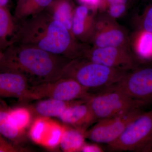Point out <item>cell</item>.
Returning <instances> with one entry per match:
<instances>
[{"instance_id": "6da1fadb", "label": "cell", "mask_w": 152, "mask_h": 152, "mask_svg": "<svg viewBox=\"0 0 152 152\" xmlns=\"http://www.w3.org/2000/svg\"><path fill=\"white\" fill-rule=\"evenodd\" d=\"M18 23L15 43L37 47L70 60L83 57L91 47L76 39L67 28L45 11Z\"/></svg>"}, {"instance_id": "7a4b0ae2", "label": "cell", "mask_w": 152, "mask_h": 152, "mask_svg": "<svg viewBox=\"0 0 152 152\" xmlns=\"http://www.w3.org/2000/svg\"><path fill=\"white\" fill-rule=\"evenodd\" d=\"M71 60L31 45L15 43L4 50L0 69L22 74L30 86L61 78Z\"/></svg>"}, {"instance_id": "3957f363", "label": "cell", "mask_w": 152, "mask_h": 152, "mask_svg": "<svg viewBox=\"0 0 152 152\" xmlns=\"http://www.w3.org/2000/svg\"><path fill=\"white\" fill-rule=\"evenodd\" d=\"M129 72L109 67L80 57L70 61L61 78L74 79L90 91L99 90V92L117 84Z\"/></svg>"}, {"instance_id": "277c9868", "label": "cell", "mask_w": 152, "mask_h": 152, "mask_svg": "<svg viewBox=\"0 0 152 152\" xmlns=\"http://www.w3.org/2000/svg\"><path fill=\"white\" fill-rule=\"evenodd\" d=\"M86 102L98 121L124 115L147 105L114 86L96 94H91Z\"/></svg>"}, {"instance_id": "5b68a950", "label": "cell", "mask_w": 152, "mask_h": 152, "mask_svg": "<svg viewBox=\"0 0 152 152\" xmlns=\"http://www.w3.org/2000/svg\"><path fill=\"white\" fill-rule=\"evenodd\" d=\"M91 94L88 89L75 80L63 77L53 81L30 86L18 100L22 102L45 99L65 101L86 100Z\"/></svg>"}, {"instance_id": "8992f818", "label": "cell", "mask_w": 152, "mask_h": 152, "mask_svg": "<svg viewBox=\"0 0 152 152\" xmlns=\"http://www.w3.org/2000/svg\"><path fill=\"white\" fill-rule=\"evenodd\" d=\"M107 145L115 151L152 152V109L142 112L116 140Z\"/></svg>"}, {"instance_id": "52a82bcc", "label": "cell", "mask_w": 152, "mask_h": 152, "mask_svg": "<svg viewBox=\"0 0 152 152\" xmlns=\"http://www.w3.org/2000/svg\"><path fill=\"white\" fill-rule=\"evenodd\" d=\"M94 48H130V34L116 20L104 12H98L94 33L91 42Z\"/></svg>"}, {"instance_id": "ba28073f", "label": "cell", "mask_w": 152, "mask_h": 152, "mask_svg": "<svg viewBox=\"0 0 152 152\" xmlns=\"http://www.w3.org/2000/svg\"><path fill=\"white\" fill-rule=\"evenodd\" d=\"M114 86L147 105L152 104V64H141Z\"/></svg>"}, {"instance_id": "9c48e42d", "label": "cell", "mask_w": 152, "mask_h": 152, "mask_svg": "<svg viewBox=\"0 0 152 152\" xmlns=\"http://www.w3.org/2000/svg\"><path fill=\"white\" fill-rule=\"evenodd\" d=\"M142 111L141 108L136 109L124 115L99 120L86 131V138L96 143L110 145L118 138L130 123Z\"/></svg>"}, {"instance_id": "30bf717a", "label": "cell", "mask_w": 152, "mask_h": 152, "mask_svg": "<svg viewBox=\"0 0 152 152\" xmlns=\"http://www.w3.org/2000/svg\"><path fill=\"white\" fill-rule=\"evenodd\" d=\"M84 58L109 67L131 71L141 64L130 48L91 46Z\"/></svg>"}, {"instance_id": "8fae6325", "label": "cell", "mask_w": 152, "mask_h": 152, "mask_svg": "<svg viewBox=\"0 0 152 152\" xmlns=\"http://www.w3.org/2000/svg\"><path fill=\"white\" fill-rule=\"evenodd\" d=\"M98 13V10L87 6H76L71 28V32L76 39L91 45Z\"/></svg>"}, {"instance_id": "7c38bea8", "label": "cell", "mask_w": 152, "mask_h": 152, "mask_svg": "<svg viewBox=\"0 0 152 152\" xmlns=\"http://www.w3.org/2000/svg\"><path fill=\"white\" fill-rule=\"evenodd\" d=\"M28 135L34 142L47 148L53 143L58 137V123L50 118H36L31 125Z\"/></svg>"}, {"instance_id": "4fadbf2b", "label": "cell", "mask_w": 152, "mask_h": 152, "mask_svg": "<svg viewBox=\"0 0 152 152\" xmlns=\"http://www.w3.org/2000/svg\"><path fill=\"white\" fill-rule=\"evenodd\" d=\"M58 118L64 124L84 131L97 121L86 100L73 105Z\"/></svg>"}, {"instance_id": "5bb4252c", "label": "cell", "mask_w": 152, "mask_h": 152, "mask_svg": "<svg viewBox=\"0 0 152 152\" xmlns=\"http://www.w3.org/2000/svg\"><path fill=\"white\" fill-rule=\"evenodd\" d=\"M29 83L22 74L8 69H0V99H19L28 89Z\"/></svg>"}, {"instance_id": "9a60e30c", "label": "cell", "mask_w": 152, "mask_h": 152, "mask_svg": "<svg viewBox=\"0 0 152 152\" xmlns=\"http://www.w3.org/2000/svg\"><path fill=\"white\" fill-rule=\"evenodd\" d=\"M83 100H85L65 101L53 99H42L30 105L28 107L31 111L33 116L36 117L35 118H58L68 108Z\"/></svg>"}, {"instance_id": "2e32d148", "label": "cell", "mask_w": 152, "mask_h": 152, "mask_svg": "<svg viewBox=\"0 0 152 152\" xmlns=\"http://www.w3.org/2000/svg\"><path fill=\"white\" fill-rule=\"evenodd\" d=\"M130 48L141 64H152V32L134 29L130 34Z\"/></svg>"}, {"instance_id": "e0dca14e", "label": "cell", "mask_w": 152, "mask_h": 152, "mask_svg": "<svg viewBox=\"0 0 152 152\" xmlns=\"http://www.w3.org/2000/svg\"><path fill=\"white\" fill-rule=\"evenodd\" d=\"M18 23L7 7H0V45L4 50L15 43Z\"/></svg>"}, {"instance_id": "ac0fdd59", "label": "cell", "mask_w": 152, "mask_h": 152, "mask_svg": "<svg viewBox=\"0 0 152 152\" xmlns=\"http://www.w3.org/2000/svg\"><path fill=\"white\" fill-rule=\"evenodd\" d=\"M5 102L0 99V134L16 145H20L26 139V132L16 127L10 120V110Z\"/></svg>"}, {"instance_id": "d6986e66", "label": "cell", "mask_w": 152, "mask_h": 152, "mask_svg": "<svg viewBox=\"0 0 152 152\" xmlns=\"http://www.w3.org/2000/svg\"><path fill=\"white\" fill-rule=\"evenodd\" d=\"M76 6L74 0H53L45 11L71 32Z\"/></svg>"}, {"instance_id": "ffe728a7", "label": "cell", "mask_w": 152, "mask_h": 152, "mask_svg": "<svg viewBox=\"0 0 152 152\" xmlns=\"http://www.w3.org/2000/svg\"><path fill=\"white\" fill-rule=\"evenodd\" d=\"M53 0H18L14 16L17 21L24 20L45 11Z\"/></svg>"}, {"instance_id": "44dd1931", "label": "cell", "mask_w": 152, "mask_h": 152, "mask_svg": "<svg viewBox=\"0 0 152 152\" xmlns=\"http://www.w3.org/2000/svg\"><path fill=\"white\" fill-rule=\"evenodd\" d=\"M65 125V130L63 134L60 147L65 152H80L86 142V131Z\"/></svg>"}, {"instance_id": "7402d4cb", "label": "cell", "mask_w": 152, "mask_h": 152, "mask_svg": "<svg viewBox=\"0 0 152 152\" xmlns=\"http://www.w3.org/2000/svg\"><path fill=\"white\" fill-rule=\"evenodd\" d=\"M9 114L12 124L22 131L26 132L31 123L33 116L28 107L10 108Z\"/></svg>"}, {"instance_id": "603a6c76", "label": "cell", "mask_w": 152, "mask_h": 152, "mask_svg": "<svg viewBox=\"0 0 152 152\" xmlns=\"http://www.w3.org/2000/svg\"><path fill=\"white\" fill-rule=\"evenodd\" d=\"M142 12L135 14L133 23L134 29H141L152 32V0H148Z\"/></svg>"}, {"instance_id": "cb8c5ba5", "label": "cell", "mask_w": 152, "mask_h": 152, "mask_svg": "<svg viewBox=\"0 0 152 152\" xmlns=\"http://www.w3.org/2000/svg\"><path fill=\"white\" fill-rule=\"evenodd\" d=\"M132 6L126 4H113L110 5L104 12L111 18L116 20L124 17Z\"/></svg>"}, {"instance_id": "d4e9b609", "label": "cell", "mask_w": 152, "mask_h": 152, "mask_svg": "<svg viewBox=\"0 0 152 152\" xmlns=\"http://www.w3.org/2000/svg\"><path fill=\"white\" fill-rule=\"evenodd\" d=\"M139 0H101L98 9V12H104L109 5L113 4H126L132 7Z\"/></svg>"}, {"instance_id": "484cf974", "label": "cell", "mask_w": 152, "mask_h": 152, "mask_svg": "<svg viewBox=\"0 0 152 152\" xmlns=\"http://www.w3.org/2000/svg\"><path fill=\"white\" fill-rule=\"evenodd\" d=\"M102 148L97 144H89L85 143L81 149L80 152H102Z\"/></svg>"}, {"instance_id": "4316f807", "label": "cell", "mask_w": 152, "mask_h": 152, "mask_svg": "<svg viewBox=\"0 0 152 152\" xmlns=\"http://www.w3.org/2000/svg\"><path fill=\"white\" fill-rule=\"evenodd\" d=\"M79 4L83 5L98 11L101 0H74Z\"/></svg>"}, {"instance_id": "83f0119b", "label": "cell", "mask_w": 152, "mask_h": 152, "mask_svg": "<svg viewBox=\"0 0 152 152\" xmlns=\"http://www.w3.org/2000/svg\"><path fill=\"white\" fill-rule=\"evenodd\" d=\"M9 0H0V7H7Z\"/></svg>"}, {"instance_id": "f1b7e54d", "label": "cell", "mask_w": 152, "mask_h": 152, "mask_svg": "<svg viewBox=\"0 0 152 152\" xmlns=\"http://www.w3.org/2000/svg\"><path fill=\"white\" fill-rule=\"evenodd\" d=\"M9 142L7 140V139L3 137L0 134V146L3 145V144L6 143L7 142Z\"/></svg>"}, {"instance_id": "f546056e", "label": "cell", "mask_w": 152, "mask_h": 152, "mask_svg": "<svg viewBox=\"0 0 152 152\" xmlns=\"http://www.w3.org/2000/svg\"><path fill=\"white\" fill-rule=\"evenodd\" d=\"M4 50H3L2 48L1 47L0 45V63L2 60L3 56H4Z\"/></svg>"}]
</instances>
